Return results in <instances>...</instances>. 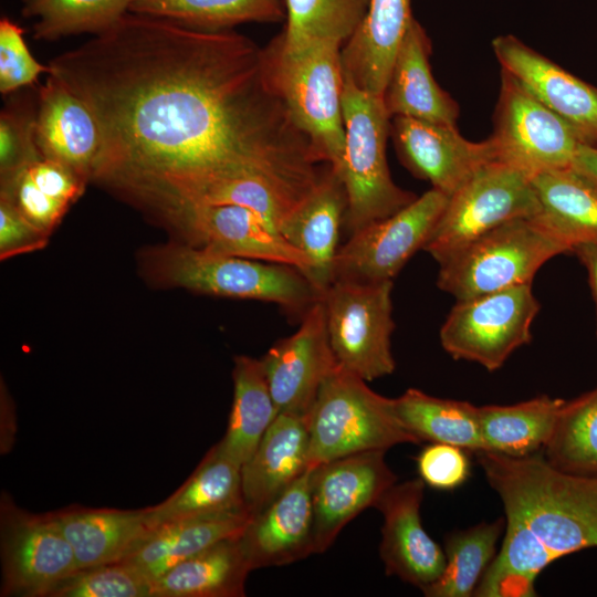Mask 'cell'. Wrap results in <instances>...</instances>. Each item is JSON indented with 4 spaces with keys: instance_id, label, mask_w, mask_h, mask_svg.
<instances>
[{
    "instance_id": "obj_1",
    "label": "cell",
    "mask_w": 597,
    "mask_h": 597,
    "mask_svg": "<svg viewBox=\"0 0 597 597\" xmlns=\"http://www.w3.org/2000/svg\"><path fill=\"white\" fill-rule=\"evenodd\" d=\"M49 67L97 123L92 182L151 218L239 179L302 201L322 177L262 48L232 30L128 12Z\"/></svg>"
},
{
    "instance_id": "obj_2",
    "label": "cell",
    "mask_w": 597,
    "mask_h": 597,
    "mask_svg": "<svg viewBox=\"0 0 597 597\" xmlns=\"http://www.w3.org/2000/svg\"><path fill=\"white\" fill-rule=\"evenodd\" d=\"M475 455L503 503L504 535L532 545L549 564L597 547V475L557 470L543 452Z\"/></svg>"
},
{
    "instance_id": "obj_3",
    "label": "cell",
    "mask_w": 597,
    "mask_h": 597,
    "mask_svg": "<svg viewBox=\"0 0 597 597\" xmlns=\"http://www.w3.org/2000/svg\"><path fill=\"white\" fill-rule=\"evenodd\" d=\"M138 266L157 287L270 302L302 316L322 298L295 266L213 253L177 240L144 248Z\"/></svg>"
},
{
    "instance_id": "obj_4",
    "label": "cell",
    "mask_w": 597,
    "mask_h": 597,
    "mask_svg": "<svg viewBox=\"0 0 597 597\" xmlns=\"http://www.w3.org/2000/svg\"><path fill=\"white\" fill-rule=\"evenodd\" d=\"M341 49L323 41L290 45L280 33L262 48L266 75L315 160L336 171L345 146Z\"/></svg>"
},
{
    "instance_id": "obj_5",
    "label": "cell",
    "mask_w": 597,
    "mask_h": 597,
    "mask_svg": "<svg viewBox=\"0 0 597 597\" xmlns=\"http://www.w3.org/2000/svg\"><path fill=\"white\" fill-rule=\"evenodd\" d=\"M342 108L345 146L337 172L347 196L344 224L352 234L394 214L417 196L391 178L386 155L391 116L383 97L357 87L344 75Z\"/></svg>"
},
{
    "instance_id": "obj_6",
    "label": "cell",
    "mask_w": 597,
    "mask_h": 597,
    "mask_svg": "<svg viewBox=\"0 0 597 597\" xmlns=\"http://www.w3.org/2000/svg\"><path fill=\"white\" fill-rule=\"evenodd\" d=\"M308 465L353 453L419 443L400 423L394 398L336 365L323 381L308 416Z\"/></svg>"
},
{
    "instance_id": "obj_7",
    "label": "cell",
    "mask_w": 597,
    "mask_h": 597,
    "mask_svg": "<svg viewBox=\"0 0 597 597\" xmlns=\"http://www.w3.org/2000/svg\"><path fill=\"white\" fill-rule=\"evenodd\" d=\"M569 250L532 217L504 222L440 261L438 287L457 301L523 284Z\"/></svg>"
},
{
    "instance_id": "obj_8",
    "label": "cell",
    "mask_w": 597,
    "mask_h": 597,
    "mask_svg": "<svg viewBox=\"0 0 597 597\" xmlns=\"http://www.w3.org/2000/svg\"><path fill=\"white\" fill-rule=\"evenodd\" d=\"M392 281H335L322 296L328 341L338 366L370 381L394 373Z\"/></svg>"
},
{
    "instance_id": "obj_9",
    "label": "cell",
    "mask_w": 597,
    "mask_h": 597,
    "mask_svg": "<svg viewBox=\"0 0 597 597\" xmlns=\"http://www.w3.org/2000/svg\"><path fill=\"white\" fill-rule=\"evenodd\" d=\"M538 210L532 176L501 161L480 167L448 199L423 249L438 263L470 241Z\"/></svg>"
},
{
    "instance_id": "obj_10",
    "label": "cell",
    "mask_w": 597,
    "mask_h": 597,
    "mask_svg": "<svg viewBox=\"0 0 597 597\" xmlns=\"http://www.w3.org/2000/svg\"><path fill=\"white\" fill-rule=\"evenodd\" d=\"M538 311L531 284L457 301L440 328L441 346L453 359L498 370L531 342Z\"/></svg>"
},
{
    "instance_id": "obj_11",
    "label": "cell",
    "mask_w": 597,
    "mask_h": 597,
    "mask_svg": "<svg viewBox=\"0 0 597 597\" xmlns=\"http://www.w3.org/2000/svg\"><path fill=\"white\" fill-rule=\"evenodd\" d=\"M490 139L496 161L531 176L570 167L578 148L585 144L564 119L504 70Z\"/></svg>"
},
{
    "instance_id": "obj_12",
    "label": "cell",
    "mask_w": 597,
    "mask_h": 597,
    "mask_svg": "<svg viewBox=\"0 0 597 597\" xmlns=\"http://www.w3.org/2000/svg\"><path fill=\"white\" fill-rule=\"evenodd\" d=\"M448 199L431 188L394 214L352 233L337 251L333 282L394 281L410 258L423 249Z\"/></svg>"
},
{
    "instance_id": "obj_13",
    "label": "cell",
    "mask_w": 597,
    "mask_h": 597,
    "mask_svg": "<svg viewBox=\"0 0 597 597\" xmlns=\"http://www.w3.org/2000/svg\"><path fill=\"white\" fill-rule=\"evenodd\" d=\"M155 220L177 234V241L213 253L289 264L307 277V256L248 208L229 203H182Z\"/></svg>"
},
{
    "instance_id": "obj_14",
    "label": "cell",
    "mask_w": 597,
    "mask_h": 597,
    "mask_svg": "<svg viewBox=\"0 0 597 597\" xmlns=\"http://www.w3.org/2000/svg\"><path fill=\"white\" fill-rule=\"evenodd\" d=\"M2 596L46 597L80 570L74 552L51 513L32 514L2 496Z\"/></svg>"
},
{
    "instance_id": "obj_15",
    "label": "cell",
    "mask_w": 597,
    "mask_h": 597,
    "mask_svg": "<svg viewBox=\"0 0 597 597\" xmlns=\"http://www.w3.org/2000/svg\"><path fill=\"white\" fill-rule=\"evenodd\" d=\"M385 450L345 455L312 468L314 551L324 553L358 514L375 506L397 476Z\"/></svg>"
},
{
    "instance_id": "obj_16",
    "label": "cell",
    "mask_w": 597,
    "mask_h": 597,
    "mask_svg": "<svg viewBox=\"0 0 597 597\" xmlns=\"http://www.w3.org/2000/svg\"><path fill=\"white\" fill-rule=\"evenodd\" d=\"M261 363L277 412L308 419L323 381L337 365L322 298L302 316L297 331L277 341Z\"/></svg>"
},
{
    "instance_id": "obj_17",
    "label": "cell",
    "mask_w": 597,
    "mask_h": 597,
    "mask_svg": "<svg viewBox=\"0 0 597 597\" xmlns=\"http://www.w3.org/2000/svg\"><path fill=\"white\" fill-rule=\"evenodd\" d=\"M390 137L402 165L449 197L480 167L495 160L490 138L468 140L455 125L395 116Z\"/></svg>"
},
{
    "instance_id": "obj_18",
    "label": "cell",
    "mask_w": 597,
    "mask_h": 597,
    "mask_svg": "<svg viewBox=\"0 0 597 597\" xmlns=\"http://www.w3.org/2000/svg\"><path fill=\"white\" fill-rule=\"evenodd\" d=\"M502 70L514 76L542 104L582 138L597 146V88L536 52L512 34L493 39Z\"/></svg>"
},
{
    "instance_id": "obj_19",
    "label": "cell",
    "mask_w": 597,
    "mask_h": 597,
    "mask_svg": "<svg viewBox=\"0 0 597 597\" xmlns=\"http://www.w3.org/2000/svg\"><path fill=\"white\" fill-rule=\"evenodd\" d=\"M425 485L420 478L395 483L375 505L384 517L379 553L387 575L420 589L436 582L446 565L444 549L421 522Z\"/></svg>"
},
{
    "instance_id": "obj_20",
    "label": "cell",
    "mask_w": 597,
    "mask_h": 597,
    "mask_svg": "<svg viewBox=\"0 0 597 597\" xmlns=\"http://www.w3.org/2000/svg\"><path fill=\"white\" fill-rule=\"evenodd\" d=\"M311 473L312 467L252 515L239 536L252 570L292 564L315 554Z\"/></svg>"
},
{
    "instance_id": "obj_21",
    "label": "cell",
    "mask_w": 597,
    "mask_h": 597,
    "mask_svg": "<svg viewBox=\"0 0 597 597\" xmlns=\"http://www.w3.org/2000/svg\"><path fill=\"white\" fill-rule=\"evenodd\" d=\"M35 142L43 158L92 181L102 145L97 123L86 104L51 73L38 93Z\"/></svg>"
},
{
    "instance_id": "obj_22",
    "label": "cell",
    "mask_w": 597,
    "mask_h": 597,
    "mask_svg": "<svg viewBox=\"0 0 597 597\" xmlns=\"http://www.w3.org/2000/svg\"><path fill=\"white\" fill-rule=\"evenodd\" d=\"M347 196L341 176L326 165L314 189L282 221L277 232L310 261L308 281L321 296L333 283Z\"/></svg>"
},
{
    "instance_id": "obj_23",
    "label": "cell",
    "mask_w": 597,
    "mask_h": 597,
    "mask_svg": "<svg viewBox=\"0 0 597 597\" xmlns=\"http://www.w3.org/2000/svg\"><path fill=\"white\" fill-rule=\"evenodd\" d=\"M308 419L280 412L241 467L244 507L256 514L308 468Z\"/></svg>"
},
{
    "instance_id": "obj_24",
    "label": "cell",
    "mask_w": 597,
    "mask_h": 597,
    "mask_svg": "<svg viewBox=\"0 0 597 597\" xmlns=\"http://www.w3.org/2000/svg\"><path fill=\"white\" fill-rule=\"evenodd\" d=\"M431 48L430 38L413 17L397 51L383 94L391 118L405 116L455 125L459 106L431 73Z\"/></svg>"
},
{
    "instance_id": "obj_25",
    "label": "cell",
    "mask_w": 597,
    "mask_h": 597,
    "mask_svg": "<svg viewBox=\"0 0 597 597\" xmlns=\"http://www.w3.org/2000/svg\"><path fill=\"white\" fill-rule=\"evenodd\" d=\"M412 19L411 0H368L363 20L341 49L344 75L357 87L383 97Z\"/></svg>"
},
{
    "instance_id": "obj_26",
    "label": "cell",
    "mask_w": 597,
    "mask_h": 597,
    "mask_svg": "<svg viewBox=\"0 0 597 597\" xmlns=\"http://www.w3.org/2000/svg\"><path fill=\"white\" fill-rule=\"evenodd\" d=\"M51 514L70 543L80 569L123 561L150 531L144 509L71 506Z\"/></svg>"
},
{
    "instance_id": "obj_27",
    "label": "cell",
    "mask_w": 597,
    "mask_h": 597,
    "mask_svg": "<svg viewBox=\"0 0 597 597\" xmlns=\"http://www.w3.org/2000/svg\"><path fill=\"white\" fill-rule=\"evenodd\" d=\"M251 516L247 509H239L161 524L151 528L123 561L139 569L153 583L180 562L209 546L240 536Z\"/></svg>"
},
{
    "instance_id": "obj_28",
    "label": "cell",
    "mask_w": 597,
    "mask_h": 597,
    "mask_svg": "<svg viewBox=\"0 0 597 597\" xmlns=\"http://www.w3.org/2000/svg\"><path fill=\"white\" fill-rule=\"evenodd\" d=\"M538 210L532 218L572 253L597 242V184L574 167L532 176Z\"/></svg>"
},
{
    "instance_id": "obj_29",
    "label": "cell",
    "mask_w": 597,
    "mask_h": 597,
    "mask_svg": "<svg viewBox=\"0 0 597 597\" xmlns=\"http://www.w3.org/2000/svg\"><path fill=\"white\" fill-rule=\"evenodd\" d=\"M245 509L241 465L214 444L188 480L164 502L144 509L148 527Z\"/></svg>"
},
{
    "instance_id": "obj_30",
    "label": "cell",
    "mask_w": 597,
    "mask_h": 597,
    "mask_svg": "<svg viewBox=\"0 0 597 597\" xmlns=\"http://www.w3.org/2000/svg\"><path fill=\"white\" fill-rule=\"evenodd\" d=\"M239 536L220 541L153 580V597H242L251 572Z\"/></svg>"
},
{
    "instance_id": "obj_31",
    "label": "cell",
    "mask_w": 597,
    "mask_h": 597,
    "mask_svg": "<svg viewBox=\"0 0 597 597\" xmlns=\"http://www.w3.org/2000/svg\"><path fill=\"white\" fill-rule=\"evenodd\" d=\"M233 401L224 437L218 442L241 467L256 449L277 416L261 359L234 358Z\"/></svg>"
},
{
    "instance_id": "obj_32",
    "label": "cell",
    "mask_w": 597,
    "mask_h": 597,
    "mask_svg": "<svg viewBox=\"0 0 597 597\" xmlns=\"http://www.w3.org/2000/svg\"><path fill=\"white\" fill-rule=\"evenodd\" d=\"M394 409L418 442L448 443L473 453L484 450L479 407L468 401L438 398L409 388L394 398Z\"/></svg>"
},
{
    "instance_id": "obj_33",
    "label": "cell",
    "mask_w": 597,
    "mask_h": 597,
    "mask_svg": "<svg viewBox=\"0 0 597 597\" xmlns=\"http://www.w3.org/2000/svg\"><path fill=\"white\" fill-rule=\"evenodd\" d=\"M564 402L543 395L509 406L479 407L484 450L509 457L542 452Z\"/></svg>"
},
{
    "instance_id": "obj_34",
    "label": "cell",
    "mask_w": 597,
    "mask_h": 597,
    "mask_svg": "<svg viewBox=\"0 0 597 597\" xmlns=\"http://www.w3.org/2000/svg\"><path fill=\"white\" fill-rule=\"evenodd\" d=\"M129 12L206 31H227L249 22L285 21L283 0H134Z\"/></svg>"
},
{
    "instance_id": "obj_35",
    "label": "cell",
    "mask_w": 597,
    "mask_h": 597,
    "mask_svg": "<svg viewBox=\"0 0 597 597\" xmlns=\"http://www.w3.org/2000/svg\"><path fill=\"white\" fill-rule=\"evenodd\" d=\"M505 526L500 517L450 533L444 541L446 565L439 578L421 590L427 597H470L488 572L498 552Z\"/></svg>"
},
{
    "instance_id": "obj_36",
    "label": "cell",
    "mask_w": 597,
    "mask_h": 597,
    "mask_svg": "<svg viewBox=\"0 0 597 597\" xmlns=\"http://www.w3.org/2000/svg\"><path fill=\"white\" fill-rule=\"evenodd\" d=\"M542 452L557 470L597 475V387L564 402Z\"/></svg>"
},
{
    "instance_id": "obj_37",
    "label": "cell",
    "mask_w": 597,
    "mask_h": 597,
    "mask_svg": "<svg viewBox=\"0 0 597 597\" xmlns=\"http://www.w3.org/2000/svg\"><path fill=\"white\" fill-rule=\"evenodd\" d=\"M134 0H22V15L35 19L36 40L102 34L119 22Z\"/></svg>"
},
{
    "instance_id": "obj_38",
    "label": "cell",
    "mask_w": 597,
    "mask_h": 597,
    "mask_svg": "<svg viewBox=\"0 0 597 597\" xmlns=\"http://www.w3.org/2000/svg\"><path fill=\"white\" fill-rule=\"evenodd\" d=\"M286 44L332 42L343 46L363 20L368 0H283Z\"/></svg>"
},
{
    "instance_id": "obj_39",
    "label": "cell",
    "mask_w": 597,
    "mask_h": 597,
    "mask_svg": "<svg viewBox=\"0 0 597 597\" xmlns=\"http://www.w3.org/2000/svg\"><path fill=\"white\" fill-rule=\"evenodd\" d=\"M46 597H153V583L132 564L121 561L80 569Z\"/></svg>"
},
{
    "instance_id": "obj_40",
    "label": "cell",
    "mask_w": 597,
    "mask_h": 597,
    "mask_svg": "<svg viewBox=\"0 0 597 597\" xmlns=\"http://www.w3.org/2000/svg\"><path fill=\"white\" fill-rule=\"evenodd\" d=\"M36 103L17 98L0 114V180H11L42 158L35 142Z\"/></svg>"
},
{
    "instance_id": "obj_41",
    "label": "cell",
    "mask_w": 597,
    "mask_h": 597,
    "mask_svg": "<svg viewBox=\"0 0 597 597\" xmlns=\"http://www.w3.org/2000/svg\"><path fill=\"white\" fill-rule=\"evenodd\" d=\"M24 30L3 17L0 20V92L9 95L33 85L49 65L39 63L23 38Z\"/></svg>"
},
{
    "instance_id": "obj_42",
    "label": "cell",
    "mask_w": 597,
    "mask_h": 597,
    "mask_svg": "<svg viewBox=\"0 0 597 597\" xmlns=\"http://www.w3.org/2000/svg\"><path fill=\"white\" fill-rule=\"evenodd\" d=\"M419 478L437 490L461 486L471 474L468 451L448 443H429L417 457Z\"/></svg>"
},
{
    "instance_id": "obj_43",
    "label": "cell",
    "mask_w": 597,
    "mask_h": 597,
    "mask_svg": "<svg viewBox=\"0 0 597 597\" xmlns=\"http://www.w3.org/2000/svg\"><path fill=\"white\" fill-rule=\"evenodd\" d=\"M0 196L8 198L24 218L50 234L70 208L38 188L23 171L1 184Z\"/></svg>"
},
{
    "instance_id": "obj_44",
    "label": "cell",
    "mask_w": 597,
    "mask_h": 597,
    "mask_svg": "<svg viewBox=\"0 0 597 597\" xmlns=\"http://www.w3.org/2000/svg\"><path fill=\"white\" fill-rule=\"evenodd\" d=\"M50 233L24 218L15 206L0 196V258L9 259L44 248Z\"/></svg>"
},
{
    "instance_id": "obj_45",
    "label": "cell",
    "mask_w": 597,
    "mask_h": 597,
    "mask_svg": "<svg viewBox=\"0 0 597 597\" xmlns=\"http://www.w3.org/2000/svg\"><path fill=\"white\" fill-rule=\"evenodd\" d=\"M572 253L578 258L587 271L597 311V242L578 244L573 248Z\"/></svg>"
},
{
    "instance_id": "obj_46",
    "label": "cell",
    "mask_w": 597,
    "mask_h": 597,
    "mask_svg": "<svg viewBox=\"0 0 597 597\" xmlns=\"http://www.w3.org/2000/svg\"><path fill=\"white\" fill-rule=\"evenodd\" d=\"M572 167L597 184V146L580 145Z\"/></svg>"
}]
</instances>
